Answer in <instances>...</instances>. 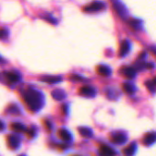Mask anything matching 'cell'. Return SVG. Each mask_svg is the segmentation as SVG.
<instances>
[{"instance_id":"obj_27","label":"cell","mask_w":156,"mask_h":156,"mask_svg":"<svg viewBox=\"0 0 156 156\" xmlns=\"http://www.w3.org/2000/svg\"><path fill=\"white\" fill-rule=\"evenodd\" d=\"M146 68H147V69H153V68H154V65H153L152 63H147V64H146Z\"/></svg>"},{"instance_id":"obj_23","label":"cell","mask_w":156,"mask_h":156,"mask_svg":"<svg viewBox=\"0 0 156 156\" xmlns=\"http://www.w3.org/2000/svg\"><path fill=\"white\" fill-rule=\"evenodd\" d=\"M145 85H146V87L148 88V90L151 91V92H154L155 91V88H154V82L153 81H147L146 83H145Z\"/></svg>"},{"instance_id":"obj_11","label":"cell","mask_w":156,"mask_h":156,"mask_svg":"<svg viewBox=\"0 0 156 156\" xmlns=\"http://www.w3.org/2000/svg\"><path fill=\"white\" fill-rule=\"evenodd\" d=\"M60 80H61V77H58V76H44L41 78V81L49 83V84L57 83V82H59Z\"/></svg>"},{"instance_id":"obj_20","label":"cell","mask_w":156,"mask_h":156,"mask_svg":"<svg viewBox=\"0 0 156 156\" xmlns=\"http://www.w3.org/2000/svg\"><path fill=\"white\" fill-rule=\"evenodd\" d=\"M122 90L126 93L132 94V93H133L135 91V87L131 83H124V84H122Z\"/></svg>"},{"instance_id":"obj_18","label":"cell","mask_w":156,"mask_h":156,"mask_svg":"<svg viewBox=\"0 0 156 156\" xmlns=\"http://www.w3.org/2000/svg\"><path fill=\"white\" fill-rule=\"evenodd\" d=\"M10 127H11V129L13 131L18 132V133H21V132H25L26 131V127L22 123H19V122H12Z\"/></svg>"},{"instance_id":"obj_9","label":"cell","mask_w":156,"mask_h":156,"mask_svg":"<svg viewBox=\"0 0 156 156\" xmlns=\"http://www.w3.org/2000/svg\"><path fill=\"white\" fill-rule=\"evenodd\" d=\"M129 49H130V42H129L127 39L122 40V43H121V46H120V52H119V55H120L121 57L125 56V55L128 53Z\"/></svg>"},{"instance_id":"obj_1","label":"cell","mask_w":156,"mask_h":156,"mask_svg":"<svg viewBox=\"0 0 156 156\" xmlns=\"http://www.w3.org/2000/svg\"><path fill=\"white\" fill-rule=\"evenodd\" d=\"M24 100L28 105V107L33 111L39 110L43 105V96L41 92L34 89L27 90L24 94Z\"/></svg>"},{"instance_id":"obj_7","label":"cell","mask_w":156,"mask_h":156,"mask_svg":"<svg viewBox=\"0 0 156 156\" xmlns=\"http://www.w3.org/2000/svg\"><path fill=\"white\" fill-rule=\"evenodd\" d=\"M112 141L114 144H122L123 143H125L126 141V136L124 135V133H115L112 135Z\"/></svg>"},{"instance_id":"obj_30","label":"cell","mask_w":156,"mask_h":156,"mask_svg":"<svg viewBox=\"0 0 156 156\" xmlns=\"http://www.w3.org/2000/svg\"><path fill=\"white\" fill-rule=\"evenodd\" d=\"M153 82H154V85H156V77L154 79V80H153Z\"/></svg>"},{"instance_id":"obj_2","label":"cell","mask_w":156,"mask_h":156,"mask_svg":"<svg viewBox=\"0 0 156 156\" xmlns=\"http://www.w3.org/2000/svg\"><path fill=\"white\" fill-rule=\"evenodd\" d=\"M104 7H105V4L103 2L94 1V2H91L90 4L85 5L84 8H83V11L88 12V13H92V12L100 11V10L103 9Z\"/></svg>"},{"instance_id":"obj_31","label":"cell","mask_w":156,"mask_h":156,"mask_svg":"<svg viewBox=\"0 0 156 156\" xmlns=\"http://www.w3.org/2000/svg\"><path fill=\"white\" fill-rule=\"evenodd\" d=\"M74 156H80V155H74Z\"/></svg>"},{"instance_id":"obj_8","label":"cell","mask_w":156,"mask_h":156,"mask_svg":"<svg viewBox=\"0 0 156 156\" xmlns=\"http://www.w3.org/2000/svg\"><path fill=\"white\" fill-rule=\"evenodd\" d=\"M122 74L125 78L127 79H133L136 75V71L135 69L133 67H123L122 68Z\"/></svg>"},{"instance_id":"obj_24","label":"cell","mask_w":156,"mask_h":156,"mask_svg":"<svg viewBox=\"0 0 156 156\" xmlns=\"http://www.w3.org/2000/svg\"><path fill=\"white\" fill-rule=\"evenodd\" d=\"M26 133H27V137H29V138H32L34 135H35V130L34 129H29V130H27V132H26Z\"/></svg>"},{"instance_id":"obj_29","label":"cell","mask_w":156,"mask_h":156,"mask_svg":"<svg viewBox=\"0 0 156 156\" xmlns=\"http://www.w3.org/2000/svg\"><path fill=\"white\" fill-rule=\"evenodd\" d=\"M151 49H152L153 53H154V54L156 56V47H152V48H151Z\"/></svg>"},{"instance_id":"obj_15","label":"cell","mask_w":156,"mask_h":156,"mask_svg":"<svg viewBox=\"0 0 156 156\" xmlns=\"http://www.w3.org/2000/svg\"><path fill=\"white\" fill-rule=\"evenodd\" d=\"M97 71L101 76H103V77H107L111 74V69L107 66H104V65H100L97 68Z\"/></svg>"},{"instance_id":"obj_6","label":"cell","mask_w":156,"mask_h":156,"mask_svg":"<svg viewBox=\"0 0 156 156\" xmlns=\"http://www.w3.org/2000/svg\"><path fill=\"white\" fill-rule=\"evenodd\" d=\"M6 142H7V144L9 146V148L15 150V149H17L18 148V145H19V140L17 137L14 136V135H8L6 137Z\"/></svg>"},{"instance_id":"obj_22","label":"cell","mask_w":156,"mask_h":156,"mask_svg":"<svg viewBox=\"0 0 156 156\" xmlns=\"http://www.w3.org/2000/svg\"><path fill=\"white\" fill-rule=\"evenodd\" d=\"M7 112L12 113V114H19L20 113V111H19V108L16 106V105H9L8 108H7Z\"/></svg>"},{"instance_id":"obj_26","label":"cell","mask_w":156,"mask_h":156,"mask_svg":"<svg viewBox=\"0 0 156 156\" xmlns=\"http://www.w3.org/2000/svg\"><path fill=\"white\" fill-rule=\"evenodd\" d=\"M45 127H46V129L48 131H50L51 128H52V126H51V124H50V122L48 121H45Z\"/></svg>"},{"instance_id":"obj_14","label":"cell","mask_w":156,"mask_h":156,"mask_svg":"<svg viewBox=\"0 0 156 156\" xmlns=\"http://www.w3.org/2000/svg\"><path fill=\"white\" fill-rule=\"evenodd\" d=\"M106 95L108 97V99H111V100H116L119 95H120V92L115 90V89H112V88H108L106 90Z\"/></svg>"},{"instance_id":"obj_28","label":"cell","mask_w":156,"mask_h":156,"mask_svg":"<svg viewBox=\"0 0 156 156\" xmlns=\"http://www.w3.org/2000/svg\"><path fill=\"white\" fill-rule=\"evenodd\" d=\"M1 37H5V29L4 28H1Z\"/></svg>"},{"instance_id":"obj_13","label":"cell","mask_w":156,"mask_h":156,"mask_svg":"<svg viewBox=\"0 0 156 156\" xmlns=\"http://www.w3.org/2000/svg\"><path fill=\"white\" fill-rule=\"evenodd\" d=\"M156 142V133H147L144 138V144H147V145H150Z\"/></svg>"},{"instance_id":"obj_19","label":"cell","mask_w":156,"mask_h":156,"mask_svg":"<svg viewBox=\"0 0 156 156\" xmlns=\"http://www.w3.org/2000/svg\"><path fill=\"white\" fill-rule=\"evenodd\" d=\"M79 133L82 137H90L92 135V131L87 127H80L79 128Z\"/></svg>"},{"instance_id":"obj_32","label":"cell","mask_w":156,"mask_h":156,"mask_svg":"<svg viewBox=\"0 0 156 156\" xmlns=\"http://www.w3.org/2000/svg\"><path fill=\"white\" fill-rule=\"evenodd\" d=\"M21 156H24V155H21Z\"/></svg>"},{"instance_id":"obj_25","label":"cell","mask_w":156,"mask_h":156,"mask_svg":"<svg viewBox=\"0 0 156 156\" xmlns=\"http://www.w3.org/2000/svg\"><path fill=\"white\" fill-rule=\"evenodd\" d=\"M70 79L71 80H80V81H82L83 80H85L84 78H82L81 76H78V75H73V76H71L70 77Z\"/></svg>"},{"instance_id":"obj_17","label":"cell","mask_w":156,"mask_h":156,"mask_svg":"<svg viewBox=\"0 0 156 156\" xmlns=\"http://www.w3.org/2000/svg\"><path fill=\"white\" fill-rule=\"evenodd\" d=\"M58 135L62 140H64V141H69V140L71 139L70 133H69L67 130H65V129H60V130H58Z\"/></svg>"},{"instance_id":"obj_12","label":"cell","mask_w":156,"mask_h":156,"mask_svg":"<svg viewBox=\"0 0 156 156\" xmlns=\"http://www.w3.org/2000/svg\"><path fill=\"white\" fill-rule=\"evenodd\" d=\"M51 95L52 97L57 100V101H62L65 97H66V93L64 92V90H60V89H57V90H54L52 92H51Z\"/></svg>"},{"instance_id":"obj_10","label":"cell","mask_w":156,"mask_h":156,"mask_svg":"<svg viewBox=\"0 0 156 156\" xmlns=\"http://www.w3.org/2000/svg\"><path fill=\"white\" fill-rule=\"evenodd\" d=\"M135 151H136V144L133 143L123 149L122 154H123V156H133L134 154Z\"/></svg>"},{"instance_id":"obj_16","label":"cell","mask_w":156,"mask_h":156,"mask_svg":"<svg viewBox=\"0 0 156 156\" xmlns=\"http://www.w3.org/2000/svg\"><path fill=\"white\" fill-rule=\"evenodd\" d=\"M5 75L6 77V80H8L9 82H16L19 80V75L16 72H5Z\"/></svg>"},{"instance_id":"obj_21","label":"cell","mask_w":156,"mask_h":156,"mask_svg":"<svg viewBox=\"0 0 156 156\" xmlns=\"http://www.w3.org/2000/svg\"><path fill=\"white\" fill-rule=\"evenodd\" d=\"M130 26L132 27H133L134 29H138L141 27V25H142V22L138 19H131L130 22H129Z\"/></svg>"},{"instance_id":"obj_3","label":"cell","mask_w":156,"mask_h":156,"mask_svg":"<svg viewBox=\"0 0 156 156\" xmlns=\"http://www.w3.org/2000/svg\"><path fill=\"white\" fill-rule=\"evenodd\" d=\"M112 4H113V7H114L115 11L118 13V15L122 19H125L127 17V16H128V12H127V9H126L125 5L122 2H119V1H114Z\"/></svg>"},{"instance_id":"obj_5","label":"cell","mask_w":156,"mask_h":156,"mask_svg":"<svg viewBox=\"0 0 156 156\" xmlns=\"http://www.w3.org/2000/svg\"><path fill=\"white\" fill-rule=\"evenodd\" d=\"M100 156H115V152L112 148L107 145H101L99 149Z\"/></svg>"},{"instance_id":"obj_4","label":"cell","mask_w":156,"mask_h":156,"mask_svg":"<svg viewBox=\"0 0 156 156\" xmlns=\"http://www.w3.org/2000/svg\"><path fill=\"white\" fill-rule=\"evenodd\" d=\"M79 93L85 97H93L96 94V90L91 86H82L79 90Z\"/></svg>"}]
</instances>
